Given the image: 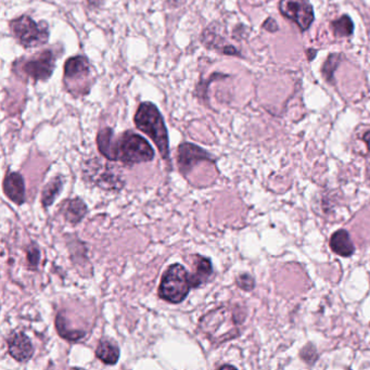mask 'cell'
I'll return each instance as SVG.
<instances>
[{"label": "cell", "instance_id": "6da1fadb", "mask_svg": "<svg viewBox=\"0 0 370 370\" xmlns=\"http://www.w3.org/2000/svg\"><path fill=\"white\" fill-rule=\"evenodd\" d=\"M97 144L99 151L108 160L121 161L128 166L149 162L154 158L151 144L137 134L125 133L115 140L111 128H105L98 134Z\"/></svg>", "mask_w": 370, "mask_h": 370}, {"label": "cell", "instance_id": "7a4b0ae2", "mask_svg": "<svg viewBox=\"0 0 370 370\" xmlns=\"http://www.w3.org/2000/svg\"><path fill=\"white\" fill-rule=\"evenodd\" d=\"M135 124L139 131L147 134L154 140L161 156L164 160H168L170 146L168 129L158 108L151 103H141L136 112Z\"/></svg>", "mask_w": 370, "mask_h": 370}, {"label": "cell", "instance_id": "3957f363", "mask_svg": "<svg viewBox=\"0 0 370 370\" xmlns=\"http://www.w3.org/2000/svg\"><path fill=\"white\" fill-rule=\"evenodd\" d=\"M240 320L235 311L219 308L207 313L200 321V328L212 342L221 343L237 337Z\"/></svg>", "mask_w": 370, "mask_h": 370}, {"label": "cell", "instance_id": "277c9868", "mask_svg": "<svg viewBox=\"0 0 370 370\" xmlns=\"http://www.w3.org/2000/svg\"><path fill=\"white\" fill-rule=\"evenodd\" d=\"M191 289L190 275L185 266L174 264L164 272L158 287V296L174 304L183 302Z\"/></svg>", "mask_w": 370, "mask_h": 370}, {"label": "cell", "instance_id": "5b68a950", "mask_svg": "<svg viewBox=\"0 0 370 370\" xmlns=\"http://www.w3.org/2000/svg\"><path fill=\"white\" fill-rule=\"evenodd\" d=\"M10 26L18 42L26 48L46 44L50 38V30L46 22L36 23L30 17H21L13 20Z\"/></svg>", "mask_w": 370, "mask_h": 370}, {"label": "cell", "instance_id": "8992f818", "mask_svg": "<svg viewBox=\"0 0 370 370\" xmlns=\"http://www.w3.org/2000/svg\"><path fill=\"white\" fill-rule=\"evenodd\" d=\"M91 79V68L88 60L85 57L77 56L69 59L64 66V82L71 93L77 89L76 95L88 93L87 81Z\"/></svg>", "mask_w": 370, "mask_h": 370}, {"label": "cell", "instance_id": "52a82bcc", "mask_svg": "<svg viewBox=\"0 0 370 370\" xmlns=\"http://www.w3.org/2000/svg\"><path fill=\"white\" fill-rule=\"evenodd\" d=\"M54 63L56 57L52 50H45L22 63L20 71L34 81H47L54 73Z\"/></svg>", "mask_w": 370, "mask_h": 370}, {"label": "cell", "instance_id": "ba28073f", "mask_svg": "<svg viewBox=\"0 0 370 370\" xmlns=\"http://www.w3.org/2000/svg\"><path fill=\"white\" fill-rule=\"evenodd\" d=\"M279 9L302 30H308L314 21V11L308 0H282Z\"/></svg>", "mask_w": 370, "mask_h": 370}, {"label": "cell", "instance_id": "9c48e42d", "mask_svg": "<svg viewBox=\"0 0 370 370\" xmlns=\"http://www.w3.org/2000/svg\"><path fill=\"white\" fill-rule=\"evenodd\" d=\"M210 154L194 144H183L178 148V166L180 172L186 175L201 161L210 160Z\"/></svg>", "mask_w": 370, "mask_h": 370}, {"label": "cell", "instance_id": "30bf717a", "mask_svg": "<svg viewBox=\"0 0 370 370\" xmlns=\"http://www.w3.org/2000/svg\"><path fill=\"white\" fill-rule=\"evenodd\" d=\"M8 349L11 357L20 363L28 362L33 357L34 347L30 337L24 333H16L8 340Z\"/></svg>", "mask_w": 370, "mask_h": 370}, {"label": "cell", "instance_id": "8fae6325", "mask_svg": "<svg viewBox=\"0 0 370 370\" xmlns=\"http://www.w3.org/2000/svg\"><path fill=\"white\" fill-rule=\"evenodd\" d=\"M4 190L12 202L21 205L25 201V186L23 177L19 173H10L6 176Z\"/></svg>", "mask_w": 370, "mask_h": 370}, {"label": "cell", "instance_id": "7c38bea8", "mask_svg": "<svg viewBox=\"0 0 370 370\" xmlns=\"http://www.w3.org/2000/svg\"><path fill=\"white\" fill-rule=\"evenodd\" d=\"M213 275V266L211 260L204 256L195 258V272L190 276L191 288L196 289L203 286L210 280Z\"/></svg>", "mask_w": 370, "mask_h": 370}, {"label": "cell", "instance_id": "4fadbf2b", "mask_svg": "<svg viewBox=\"0 0 370 370\" xmlns=\"http://www.w3.org/2000/svg\"><path fill=\"white\" fill-rule=\"evenodd\" d=\"M330 248L335 254L343 258H349L355 252L349 233L345 229H340L331 236Z\"/></svg>", "mask_w": 370, "mask_h": 370}, {"label": "cell", "instance_id": "5bb4252c", "mask_svg": "<svg viewBox=\"0 0 370 370\" xmlns=\"http://www.w3.org/2000/svg\"><path fill=\"white\" fill-rule=\"evenodd\" d=\"M96 357L107 365H115L120 359V349L111 340H103L96 349Z\"/></svg>", "mask_w": 370, "mask_h": 370}, {"label": "cell", "instance_id": "9a60e30c", "mask_svg": "<svg viewBox=\"0 0 370 370\" xmlns=\"http://www.w3.org/2000/svg\"><path fill=\"white\" fill-rule=\"evenodd\" d=\"M63 213L69 223L77 224L82 221L86 215L87 207L81 199H73L67 203Z\"/></svg>", "mask_w": 370, "mask_h": 370}, {"label": "cell", "instance_id": "2e32d148", "mask_svg": "<svg viewBox=\"0 0 370 370\" xmlns=\"http://www.w3.org/2000/svg\"><path fill=\"white\" fill-rule=\"evenodd\" d=\"M331 28L337 37H349L353 34L354 24L349 16H342L331 23Z\"/></svg>", "mask_w": 370, "mask_h": 370}, {"label": "cell", "instance_id": "e0dca14e", "mask_svg": "<svg viewBox=\"0 0 370 370\" xmlns=\"http://www.w3.org/2000/svg\"><path fill=\"white\" fill-rule=\"evenodd\" d=\"M61 189H62V180L59 177L56 180L50 182L47 185L42 191V204L44 207H48L52 205V203L56 200L58 195L60 194Z\"/></svg>", "mask_w": 370, "mask_h": 370}, {"label": "cell", "instance_id": "ac0fdd59", "mask_svg": "<svg viewBox=\"0 0 370 370\" xmlns=\"http://www.w3.org/2000/svg\"><path fill=\"white\" fill-rule=\"evenodd\" d=\"M56 326L60 337H64L67 340L77 341L85 335L84 331L68 330V329H66L64 317H63L61 313L57 316Z\"/></svg>", "mask_w": 370, "mask_h": 370}, {"label": "cell", "instance_id": "d6986e66", "mask_svg": "<svg viewBox=\"0 0 370 370\" xmlns=\"http://www.w3.org/2000/svg\"><path fill=\"white\" fill-rule=\"evenodd\" d=\"M340 54H330L325 62L324 67H323V74L326 77L327 81L333 79V72L340 62Z\"/></svg>", "mask_w": 370, "mask_h": 370}, {"label": "cell", "instance_id": "ffe728a7", "mask_svg": "<svg viewBox=\"0 0 370 370\" xmlns=\"http://www.w3.org/2000/svg\"><path fill=\"white\" fill-rule=\"evenodd\" d=\"M237 284L240 289H243L245 291H251L255 287V282L249 274H241V275L238 276Z\"/></svg>", "mask_w": 370, "mask_h": 370}, {"label": "cell", "instance_id": "44dd1931", "mask_svg": "<svg viewBox=\"0 0 370 370\" xmlns=\"http://www.w3.org/2000/svg\"><path fill=\"white\" fill-rule=\"evenodd\" d=\"M40 261V252L36 247H30L28 250V265L30 270H37Z\"/></svg>", "mask_w": 370, "mask_h": 370}, {"label": "cell", "instance_id": "7402d4cb", "mask_svg": "<svg viewBox=\"0 0 370 370\" xmlns=\"http://www.w3.org/2000/svg\"><path fill=\"white\" fill-rule=\"evenodd\" d=\"M263 26L265 30H270V32H276V30H278L277 23H276L275 20H272V18L266 20V22L263 24Z\"/></svg>", "mask_w": 370, "mask_h": 370}, {"label": "cell", "instance_id": "603a6c76", "mask_svg": "<svg viewBox=\"0 0 370 370\" xmlns=\"http://www.w3.org/2000/svg\"><path fill=\"white\" fill-rule=\"evenodd\" d=\"M87 1H88L89 6L95 8L100 7L103 3V0H87Z\"/></svg>", "mask_w": 370, "mask_h": 370}, {"label": "cell", "instance_id": "cb8c5ba5", "mask_svg": "<svg viewBox=\"0 0 370 370\" xmlns=\"http://www.w3.org/2000/svg\"><path fill=\"white\" fill-rule=\"evenodd\" d=\"M364 140L367 142L368 148L370 149V132L369 133L366 134L365 137H364Z\"/></svg>", "mask_w": 370, "mask_h": 370}]
</instances>
